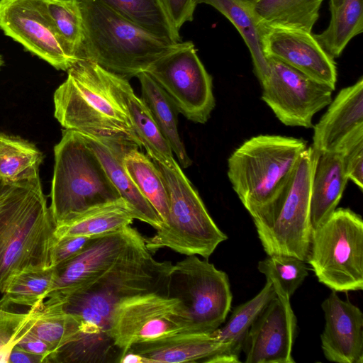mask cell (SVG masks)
<instances>
[{
    "label": "cell",
    "instance_id": "cell-11",
    "mask_svg": "<svg viewBox=\"0 0 363 363\" xmlns=\"http://www.w3.org/2000/svg\"><path fill=\"white\" fill-rule=\"evenodd\" d=\"M190 319L177 298L161 292L128 297L116 308L111 335L121 357L135 344L189 333Z\"/></svg>",
    "mask_w": 363,
    "mask_h": 363
},
{
    "label": "cell",
    "instance_id": "cell-7",
    "mask_svg": "<svg viewBox=\"0 0 363 363\" xmlns=\"http://www.w3.org/2000/svg\"><path fill=\"white\" fill-rule=\"evenodd\" d=\"M154 162L167 191L169 214L152 236L144 238L147 248L154 253L167 247L186 256L200 255L208 259L228 236L211 217L179 164L167 167Z\"/></svg>",
    "mask_w": 363,
    "mask_h": 363
},
{
    "label": "cell",
    "instance_id": "cell-31",
    "mask_svg": "<svg viewBox=\"0 0 363 363\" xmlns=\"http://www.w3.org/2000/svg\"><path fill=\"white\" fill-rule=\"evenodd\" d=\"M327 28L313 37L333 59L339 57L348 43L363 31V0H343L331 9Z\"/></svg>",
    "mask_w": 363,
    "mask_h": 363
},
{
    "label": "cell",
    "instance_id": "cell-42",
    "mask_svg": "<svg viewBox=\"0 0 363 363\" xmlns=\"http://www.w3.org/2000/svg\"><path fill=\"white\" fill-rule=\"evenodd\" d=\"M45 363L43 356L28 352L15 345L9 356V363Z\"/></svg>",
    "mask_w": 363,
    "mask_h": 363
},
{
    "label": "cell",
    "instance_id": "cell-4",
    "mask_svg": "<svg viewBox=\"0 0 363 363\" xmlns=\"http://www.w3.org/2000/svg\"><path fill=\"white\" fill-rule=\"evenodd\" d=\"M84 41L79 59L91 60L126 79L137 77L178 48L128 21L96 0H79Z\"/></svg>",
    "mask_w": 363,
    "mask_h": 363
},
{
    "label": "cell",
    "instance_id": "cell-40",
    "mask_svg": "<svg viewBox=\"0 0 363 363\" xmlns=\"http://www.w3.org/2000/svg\"><path fill=\"white\" fill-rule=\"evenodd\" d=\"M167 16L177 30L194 18L196 5L194 0H160Z\"/></svg>",
    "mask_w": 363,
    "mask_h": 363
},
{
    "label": "cell",
    "instance_id": "cell-8",
    "mask_svg": "<svg viewBox=\"0 0 363 363\" xmlns=\"http://www.w3.org/2000/svg\"><path fill=\"white\" fill-rule=\"evenodd\" d=\"M318 155L312 146L307 147L279 195L252 218L267 255H286L306 261L313 230L311 186Z\"/></svg>",
    "mask_w": 363,
    "mask_h": 363
},
{
    "label": "cell",
    "instance_id": "cell-10",
    "mask_svg": "<svg viewBox=\"0 0 363 363\" xmlns=\"http://www.w3.org/2000/svg\"><path fill=\"white\" fill-rule=\"evenodd\" d=\"M168 296L179 298L186 307L189 333L217 330L225 323L233 300L227 274L196 255H189L172 265Z\"/></svg>",
    "mask_w": 363,
    "mask_h": 363
},
{
    "label": "cell",
    "instance_id": "cell-30",
    "mask_svg": "<svg viewBox=\"0 0 363 363\" xmlns=\"http://www.w3.org/2000/svg\"><path fill=\"white\" fill-rule=\"evenodd\" d=\"M42 152L33 143L0 133V181L16 183L40 178Z\"/></svg>",
    "mask_w": 363,
    "mask_h": 363
},
{
    "label": "cell",
    "instance_id": "cell-43",
    "mask_svg": "<svg viewBox=\"0 0 363 363\" xmlns=\"http://www.w3.org/2000/svg\"><path fill=\"white\" fill-rule=\"evenodd\" d=\"M120 363H148L147 359L141 355L128 351L120 359Z\"/></svg>",
    "mask_w": 363,
    "mask_h": 363
},
{
    "label": "cell",
    "instance_id": "cell-12",
    "mask_svg": "<svg viewBox=\"0 0 363 363\" xmlns=\"http://www.w3.org/2000/svg\"><path fill=\"white\" fill-rule=\"evenodd\" d=\"M145 72L187 119L199 123L208 120L216 105L212 77L191 41L182 42L178 48L154 62Z\"/></svg>",
    "mask_w": 363,
    "mask_h": 363
},
{
    "label": "cell",
    "instance_id": "cell-26",
    "mask_svg": "<svg viewBox=\"0 0 363 363\" xmlns=\"http://www.w3.org/2000/svg\"><path fill=\"white\" fill-rule=\"evenodd\" d=\"M136 216L126 202L120 201L93 208L55 227V239L65 236H98L130 226Z\"/></svg>",
    "mask_w": 363,
    "mask_h": 363
},
{
    "label": "cell",
    "instance_id": "cell-29",
    "mask_svg": "<svg viewBox=\"0 0 363 363\" xmlns=\"http://www.w3.org/2000/svg\"><path fill=\"white\" fill-rule=\"evenodd\" d=\"M123 164L135 186L156 211L162 223H164L169 214V198L154 161L140 152L139 147H133L124 155Z\"/></svg>",
    "mask_w": 363,
    "mask_h": 363
},
{
    "label": "cell",
    "instance_id": "cell-34",
    "mask_svg": "<svg viewBox=\"0 0 363 363\" xmlns=\"http://www.w3.org/2000/svg\"><path fill=\"white\" fill-rule=\"evenodd\" d=\"M54 279V269H28L19 272L9 281L0 298V307L11 305L34 307L43 302Z\"/></svg>",
    "mask_w": 363,
    "mask_h": 363
},
{
    "label": "cell",
    "instance_id": "cell-22",
    "mask_svg": "<svg viewBox=\"0 0 363 363\" xmlns=\"http://www.w3.org/2000/svg\"><path fill=\"white\" fill-rule=\"evenodd\" d=\"M108 77L113 94L125 111L133 131L147 155L167 167L174 166L177 162L171 147L145 103L134 93L128 79L109 71Z\"/></svg>",
    "mask_w": 363,
    "mask_h": 363
},
{
    "label": "cell",
    "instance_id": "cell-9",
    "mask_svg": "<svg viewBox=\"0 0 363 363\" xmlns=\"http://www.w3.org/2000/svg\"><path fill=\"white\" fill-rule=\"evenodd\" d=\"M318 281L332 291L363 289V220L339 208L313 229L306 262Z\"/></svg>",
    "mask_w": 363,
    "mask_h": 363
},
{
    "label": "cell",
    "instance_id": "cell-3",
    "mask_svg": "<svg viewBox=\"0 0 363 363\" xmlns=\"http://www.w3.org/2000/svg\"><path fill=\"white\" fill-rule=\"evenodd\" d=\"M54 116L65 129L98 138L141 144L116 97L108 71L79 59L53 96Z\"/></svg>",
    "mask_w": 363,
    "mask_h": 363
},
{
    "label": "cell",
    "instance_id": "cell-25",
    "mask_svg": "<svg viewBox=\"0 0 363 363\" xmlns=\"http://www.w3.org/2000/svg\"><path fill=\"white\" fill-rule=\"evenodd\" d=\"M138 78L141 86V99L149 109L160 132L176 155L180 165L186 168L191 164L177 128V110L174 104L158 85L145 72L140 73Z\"/></svg>",
    "mask_w": 363,
    "mask_h": 363
},
{
    "label": "cell",
    "instance_id": "cell-39",
    "mask_svg": "<svg viewBox=\"0 0 363 363\" xmlns=\"http://www.w3.org/2000/svg\"><path fill=\"white\" fill-rule=\"evenodd\" d=\"M94 237L76 235L65 236L55 239L51 253L52 268L75 257L88 245Z\"/></svg>",
    "mask_w": 363,
    "mask_h": 363
},
{
    "label": "cell",
    "instance_id": "cell-38",
    "mask_svg": "<svg viewBox=\"0 0 363 363\" xmlns=\"http://www.w3.org/2000/svg\"><path fill=\"white\" fill-rule=\"evenodd\" d=\"M334 152L342 155L348 179L363 189V126L351 133Z\"/></svg>",
    "mask_w": 363,
    "mask_h": 363
},
{
    "label": "cell",
    "instance_id": "cell-23",
    "mask_svg": "<svg viewBox=\"0 0 363 363\" xmlns=\"http://www.w3.org/2000/svg\"><path fill=\"white\" fill-rule=\"evenodd\" d=\"M348 180L340 152H318L311 186L312 229L319 226L335 211Z\"/></svg>",
    "mask_w": 363,
    "mask_h": 363
},
{
    "label": "cell",
    "instance_id": "cell-6",
    "mask_svg": "<svg viewBox=\"0 0 363 363\" xmlns=\"http://www.w3.org/2000/svg\"><path fill=\"white\" fill-rule=\"evenodd\" d=\"M307 147L303 139L259 135L244 142L230 155L228 179L252 218L279 195Z\"/></svg>",
    "mask_w": 363,
    "mask_h": 363
},
{
    "label": "cell",
    "instance_id": "cell-14",
    "mask_svg": "<svg viewBox=\"0 0 363 363\" xmlns=\"http://www.w3.org/2000/svg\"><path fill=\"white\" fill-rule=\"evenodd\" d=\"M0 29L57 69L67 71L78 60L57 36L45 0H0Z\"/></svg>",
    "mask_w": 363,
    "mask_h": 363
},
{
    "label": "cell",
    "instance_id": "cell-2",
    "mask_svg": "<svg viewBox=\"0 0 363 363\" xmlns=\"http://www.w3.org/2000/svg\"><path fill=\"white\" fill-rule=\"evenodd\" d=\"M55 224L40 178L0 181V293L21 272L50 269Z\"/></svg>",
    "mask_w": 363,
    "mask_h": 363
},
{
    "label": "cell",
    "instance_id": "cell-44",
    "mask_svg": "<svg viewBox=\"0 0 363 363\" xmlns=\"http://www.w3.org/2000/svg\"><path fill=\"white\" fill-rule=\"evenodd\" d=\"M343 0H330V10L337 8Z\"/></svg>",
    "mask_w": 363,
    "mask_h": 363
},
{
    "label": "cell",
    "instance_id": "cell-16",
    "mask_svg": "<svg viewBox=\"0 0 363 363\" xmlns=\"http://www.w3.org/2000/svg\"><path fill=\"white\" fill-rule=\"evenodd\" d=\"M297 320L291 303L273 298L252 323L242 350L246 363H294Z\"/></svg>",
    "mask_w": 363,
    "mask_h": 363
},
{
    "label": "cell",
    "instance_id": "cell-41",
    "mask_svg": "<svg viewBox=\"0 0 363 363\" xmlns=\"http://www.w3.org/2000/svg\"><path fill=\"white\" fill-rule=\"evenodd\" d=\"M16 345L32 354L43 356L45 358V363H49L52 355V351L48 344L29 332L22 336Z\"/></svg>",
    "mask_w": 363,
    "mask_h": 363
},
{
    "label": "cell",
    "instance_id": "cell-19",
    "mask_svg": "<svg viewBox=\"0 0 363 363\" xmlns=\"http://www.w3.org/2000/svg\"><path fill=\"white\" fill-rule=\"evenodd\" d=\"M325 326L320 335L325 359L337 363H363V313L332 291L323 301Z\"/></svg>",
    "mask_w": 363,
    "mask_h": 363
},
{
    "label": "cell",
    "instance_id": "cell-45",
    "mask_svg": "<svg viewBox=\"0 0 363 363\" xmlns=\"http://www.w3.org/2000/svg\"><path fill=\"white\" fill-rule=\"evenodd\" d=\"M4 65V60L3 59V57L0 55V69Z\"/></svg>",
    "mask_w": 363,
    "mask_h": 363
},
{
    "label": "cell",
    "instance_id": "cell-17",
    "mask_svg": "<svg viewBox=\"0 0 363 363\" xmlns=\"http://www.w3.org/2000/svg\"><path fill=\"white\" fill-rule=\"evenodd\" d=\"M263 42L267 58H275L335 89L337 82L335 62L319 45L312 33L298 29L266 27Z\"/></svg>",
    "mask_w": 363,
    "mask_h": 363
},
{
    "label": "cell",
    "instance_id": "cell-21",
    "mask_svg": "<svg viewBox=\"0 0 363 363\" xmlns=\"http://www.w3.org/2000/svg\"><path fill=\"white\" fill-rule=\"evenodd\" d=\"M313 127L312 147L318 152L335 151L354 130L363 126V78L341 89Z\"/></svg>",
    "mask_w": 363,
    "mask_h": 363
},
{
    "label": "cell",
    "instance_id": "cell-1",
    "mask_svg": "<svg viewBox=\"0 0 363 363\" xmlns=\"http://www.w3.org/2000/svg\"><path fill=\"white\" fill-rule=\"evenodd\" d=\"M173 264L156 260L137 231L115 262L98 278L58 301L78 322L76 338L60 348L50 363L119 362L111 326L113 312L124 299L139 294H168Z\"/></svg>",
    "mask_w": 363,
    "mask_h": 363
},
{
    "label": "cell",
    "instance_id": "cell-18",
    "mask_svg": "<svg viewBox=\"0 0 363 363\" xmlns=\"http://www.w3.org/2000/svg\"><path fill=\"white\" fill-rule=\"evenodd\" d=\"M128 351L141 355L148 363L240 362V356L229 344L221 342L214 331L179 333L133 345Z\"/></svg>",
    "mask_w": 363,
    "mask_h": 363
},
{
    "label": "cell",
    "instance_id": "cell-5",
    "mask_svg": "<svg viewBox=\"0 0 363 363\" xmlns=\"http://www.w3.org/2000/svg\"><path fill=\"white\" fill-rule=\"evenodd\" d=\"M50 211L55 226L123 199L84 137L65 129L54 147Z\"/></svg>",
    "mask_w": 363,
    "mask_h": 363
},
{
    "label": "cell",
    "instance_id": "cell-32",
    "mask_svg": "<svg viewBox=\"0 0 363 363\" xmlns=\"http://www.w3.org/2000/svg\"><path fill=\"white\" fill-rule=\"evenodd\" d=\"M50 347L52 355L78 335L79 325L76 319L65 312L60 303L48 298L39 304L36 319L28 331Z\"/></svg>",
    "mask_w": 363,
    "mask_h": 363
},
{
    "label": "cell",
    "instance_id": "cell-13",
    "mask_svg": "<svg viewBox=\"0 0 363 363\" xmlns=\"http://www.w3.org/2000/svg\"><path fill=\"white\" fill-rule=\"evenodd\" d=\"M267 59L262 99L284 125L311 128L314 115L332 101L334 90L275 58Z\"/></svg>",
    "mask_w": 363,
    "mask_h": 363
},
{
    "label": "cell",
    "instance_id": "cell-27",
    "mask_svg": "<svg viewBox=\"0 0 363 363\" xmlns=\"http://www.w3.org/2000/svg\"><path fill=\"white\" fill-rule=\"evenodd\" d=\"M324 0H253L262 24L267 28H286L312 33Z\"/></svg>",
    "mask_w": 363,
    "mask_h": 363
},
{
    "label": "cell",
    "instance_id": "cell-24",
    "mask_svg": "<svg viewBox=\"0 0 363 363\" xmlns=\"http://www.w3.org/2000/svg\"><path fill=\"white\" fill-rule=\"evenodd\" d=\"M210 5L222 13L235 27L251 55L254 72L260 84L269 74L268 59L264 51L266 27L254 9L253 0H194Z\"/></svg>",
    "mask_w": 363,
    "mask_h": 363
},
{
    "label": "cell",
    "instance_id": "cell-37",
    "mask_svg": "<svg viewBox=\"0 0 363 363\" xmlns=\"http://www.w3.org/2000/svg\"><path fill=\"white\" fill-rule=\"evenodd\" d=\"M39 304L25 313L0 307V362L9 363L12 349L34 324Z\"/></svg>",
    "mask_w": 363,
    "mask_h": 363
},
{
    "label": "cell",
    "instance_id": "cell-35",
    "mask_svg": "<svg viewBox=\"0 0 363 363\" xmlns=\"http://www.w3.org/2000/svg\"><path fill=\"white\" fill-rule=\"evenodd\" d=\"M257 269L273 286L277 296L286 303L308 276L306 262L286 255H271L258 262Z\"/></svg>",
    "mask_w": 363,
    "mask_h": 363
},
{
    "label": "cell",
    "instance_id": "cell-36",
    "mask_svg": "<svg viewBox=\"0 0 363 363\" xmlns=\"http://www.w3.org/2000/svg\"><path fill=\"white\" fill-rule=\"evenodd\" d=\"M53 28L68 52L79 59L84 41L79 0H45Z\"/></svg>",
    "mask_w": 363,
    "mask_h": 363
},
{
    "label": "cell",
    "instance_id": "cell-15",
    "mask_svg": "<svg viewBox=\"0 0 363 363\" xmlns=\"http://www.w3.org/2000/svg\"><path fill=\"white\" fill-rule=\"evenodd\" d=\"M137 231L128 226L94 237L78 255L53 267V283L46 298L66 296L98 278L115 262Z\"/></svg>",
    "mask_w": 363,
    "mask_h": 363
},
{
    "label": "cell",
    "instance_id": "cell-28",
    "mask_svg": "<svg viewBox=\"0 0 363 363\" xmlns=\"http://www.w3.org/2000/svg\"><path fill=\"white\" fill-rule=\"evenodd\" d=\"M128 21L173 43L182 42L160 0H96Z\"/></svg>",
    "mask_w": 363,
    "mask_h": 363
},
{
    "label": "cell",
    "instance_id": "cell-20",
    "mask_svg": "<svg viewBox=\"0 0 363 363\" xmlns=\"http://www.w3.org/2000/svg\"><path fill=\"white\" fill-rule=\"evenodd\" d=\"M81 135L97 156L111 182L133 211L136 219L158 229L162 221L135 186L123 164L125 152L131 147H140L130 142Z\"/></svg>",
    "mask_w": 363,
    "mask_h": 363
},
{
    "label": "cell",
    "instance_id": "cell-33",
    "mask_svg": "<svg viewBox=\"0 0 363 363\" xmlns=\"http://www.w3.org/2000/svg\"><path fill=\"white\" fill-rule=\"evenodd\" d=\"M276 296L272 285L266 281L264 287L255 296L233 310L227 322L214 330L216 336L221 342L229 344L233 352L240 356L249 328L266 306Z\"/></svg>",
    "mask_w": 363,
    "mask_h": 363
}]
</instances>
